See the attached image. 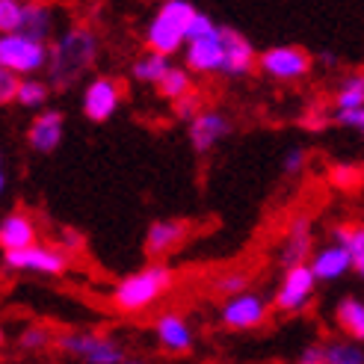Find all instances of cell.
I'll list each match as a JSON object with an SVG mask.
<instances>
[{
    "label": "cell",
    "instance_id": "cell-20",
    "mask_svg": "<svg viewBox=\"0 0 364 364\" xmlns=\"http://www.w3.org/2000/svg\"><path fill=\"white\" fill-rule=\"evenodd\" d=\"M24 36H30V39L36 42H45L48 39H57V12H53V6L48 4H24V27H21Z\"/></svg>",
    "mask_w": 364,
    "mask_h": 364
},
{
    "label": "cell",
    "instance_id": "cell-6",
    "mask_svg": "<svg viewBox=\"0 0 364 364\" xmlns=\"http://www.w3.org/2000/svg\"><path fill=\"white\" fill-rule=\"evenodd\" d=\"M258 68L279 83H294L311 71V53L299 45H276L258 53Z\"/></svg>",
    "mask_w": 364,
    "mask_h": 364
},
{
    "label": "cell",
    "instance_id": "cell-11",
    "mask_svg": "<svg viewBox=\"0 0 364 364\" xmlns=\"http://www.w3.org/2000/svg\"><path fill=\"white\" fill-rule=\"evenodd\" d=\"M311 255H314V225L311 220H308L305 213L294 216L287 225V234H284V240L279 246V264L282 269H294V267H302L311 261Z\"/></svg>",
    "mask_w": 364,
    "mask_h": 364
},
{
    "label": "cell",
    "instance_id": "cell-16",
    "mask_svg": "<svg viewBox=\"0 0 364 364\" xmlns=\"http://www.w3.org/2000/svg\"><path fill=\"white\" fill-rule=\"evenodd\" d=\"M190 237V225L184 220H154L145 231V255L160 261L163 255L175 252Z\"/></svg>",
    "mask_w": 364,
    "mask_h": 364
},
{
    "label": "cell",
    "instance_id": "cell-3",
    "mask_svg": "<svg viewBox=\"0 0 364 364\" xmlns=\"http://www.w3.org/2000/svg\"><path fill=\"white\" fill-rule=\"evenodd\" d=\"M196 12L198 9L190 0H166L154 12L149 27H145V45H149V50L172 57L181 48H187V30Z\"/></svg>",
    "mask_w": 364,
    "mask_h": 364
},
{
    "label": "cell",
    "instance_id": "cell-15",
    "mask_svg": "<svg viewBox=\"0 0 364 364\" xmlns=\"http://www.w3.org/2000/svg\"><path fill=\"white\" fill-rule=\"evenodd\" d=\"M36 243H39V225L27 210H9L0 220V249H4V255L24 252Z\"/></svg>",
    "mask_w": 364,
    "mask_h": 364
},
{
    "label": "cell",
    "instance_id": "cell-41",
    "mask_svg": "<svg viewBox=\"0 0 364 364\" xmlns=\"http://www.w3.org/2000/svg\"><path fill=\"white\" fill-rule=\"evenodd\" d=\"M4 343H6V335H4V329H0V347H4Z\"/></svg>",
    "mask_w": 364,
    "mask_h": 364
},
{
    "label": "cell",
    "instance_id": "cell-12",
    "mask_svg": "<svg viewBox=\"0 0 364 364\" xmlns=\"http://www.w3.org/2000/svg\"><path fill=\"white\" fill-rule=\"evenodd\" d=\"M223 39V71L225 77H246L252 75V68H258V50L246 39L240 30L234 27H220Z\"/></svg>",
    "mask_w": 364,
    "mask_h": 364
},
{
    "label": "cell",
    "instance_id": "cell-7",
    "mask_svg": "<svg viewBox=\"0 0 364 364\" xmlns=\"http://www.w3.org/2000/svg\"><path fill=\"white\" fill-rule=\"evenodd\" d=\"M4 267L15 269V272H36V276H63V272L68 269V255L57 246L36 243L24 252L4 255Z\"/></svg>",
    "mask_w": 364,
    "mask_h": 364
},
{
    "label": "cell",
    "instance_id": "cell-35",
    "mask_svg": "<svg viewBox=\"0 0 364 364\" xmlns=\"http://www.w3.org/2000/svg\"><path fill=\"white\" fill-rule=\"evenodd\" d=\"M335 122L341 127H350L364 139V110H350V113H335Z\"/></svg>",
    "mask_w": 364,
    "mask_h": 364
},
{
    "label": "cell",
    "instance_id": "cell-17",
    "mask_svg": "<svg viewBox=\"0 0 364 364\" xmlns=\"http://www.w3.org/2000/svg\"><path fill=\"white\" fill-rule=\"evenodd\" d=\"M154 335L160 341V347L163 350H169V353H187L193 350V326L187 323L184 314H178V311H163L157 320H154Z\"/></svg>",
    "mask_w": 364,
    "mask_h": 364
},
{
    "label": "cell",
    "instance_id": "cell-1",
    "mask_svg": "<svg viewBox=\"0 0 364 364\" xmlns=\"http://www.w3.org/2000/svg\"><path fill=\"white\" fill-rule=\"evenodd\" d=\"M98 33L86 24H71L50 45V60H48V77L53 89H68L75 86L89 68L98 63Z\"/></svg>",
    "mask_w": 364,
    "mask_h": 364
},
{
    "label": "cell",
    "instance_id": "cell-38",
    "mask_svg": "<svg viewBox=\"0 0 364 364\" xmlns=\"http://www.w3.org/2000/svg\"><path fill=\"white\" fill-rule=\"evenodd\" d=\"M314 60H320L323 65H329V68H332V65L338 63V57H335V53H329V50H323V53H320V57H314Z\"/></svg>",
    "mask_w": 364,
    "mask_h": 364
},
{
    "label": "cell",
    "instance_id": "cell-33",
    "mask_svg": "<svg viewBox=\"0 0 364 364\" xmlns=\"http://www.w3.org/2000/svg\"><path fill=\"white\" fill-rule=\"evenodd\" d=\"M302 169H305V151L302 149H290L282 157V172L290 175V178H296V175H302Z\"/></svg>",
    "mask_w": 364,
    "mask_h": 364
},
{
    "label": "cell",
    "instance_id": "cell-43",
    "mask_svg": "<svg viewBox=\"0 0 364 364\" xmlns=\"http://www.w3.org/2000/svg\"><path fill=\"white\" fill-rule=\"evenodd\" d=\"M0 163H4V157H0Z\"/></svg>",
    "mask_w": 364,
    "mask_h": 364
},
{
    "label": "cell",
    "instance_id": "cell-24",
    "mask_svg": "<svg viewBox=\"0 0 364 364\" xmlns=\"http://www.w3.org/2000/svg\"><path fill=\"white\" fill-rule=\"evenodd\" d=\"M332 243H341L350 252L353 269L364 279V225H335L332 228Z\"/></svg>",
    "mask_w": 364,
    "mask_h": 364
},
{
    "label": "cell",
    "instance_id": "cell-29",
    "mask_svg": "<svg viewBox=\"0 0 364 364\" xmlns=\"http://www.w3.org/2000/svg\"><path fill=\"white\" fill-rule=\"evenodd\" d=\"M24 27V4L18 0H0V36L21 33Z\"/></svg>",
    "mask_w": 364,
    "mask_h": 364
},
{
    "label": "cell",
    "instance_id": "cell-10",
    "mask_svg": "<svg viewBox=\"0 0 364 364\" xmlns=\"http://www.w3.org/2000/svg\"><path fill=\"white\" fill-rule=\"evenodd\" d=\"M269 314V302L264 294H258V290H246V294L240 296H231L223 302L220 308V320L223 326H228V329H255V326H261Z\"/></svg>",
    "mask_w": 364,
    "mask_h": 364
},
{
    "label": "cell",
    "instance_id": "cell-5",
    "mask_svg": "<svg viewBox=\"0 0 364 364\" xmlns=\"http://www.w3.org/2000/svg\"><path fill=\"white\" fill-rule=\"evenodd\" d=\"M57 347L83 364H124L127 358L122 343L104 332H65L57 338Z\"/></svg>",
    "mask_w": 364,
    "mask_h": 364
},
{
    "label": "cell",
    "instance_id": "cell-4",
    "mask_svg": "<svg viewBox=\"0 0 364 364\" xmlns=\"http://www.w3.org/2000/svg\"><path fill=\"white\" fill-rule=\"evenodd\" d=\"M48 60H50V45L36 42L24 33L0 36V68L12 71L21 80L48 68Z\"/></svg>",
    "mask_w": 364,
    "mask_h": 364
},
{
    "label": "cell",
    "instance_id": "cell-37",
    "mask_svg": "<svg viewBox=\"0 0 364 364\" xmlns=\"http://www.w3.org/2000/svg\"><path fill=\"white\" fill-rule=\"evenodd\" d=\"M63 243H65L68 252L80 249V234H75V231H63Z\"/></svg>",
    "mask_w": 364,
    "mask_h": 364
},
{
    "label": "cell",
    "instance_id": "cell-42",
    "mask_svg": "<svg viewBox=\"0 0 364 364\" xmlns=\"http://www.w3.org/2000/svg\"><path fill=\"white\" fill-rule=\"evenodd\" d=\"M0 75H4V68H0Z\"/></svg>",
    "mask_w": 364,
    "mask_h": 364
},
{
    "label": "cell",
    "instance_id": "cell-21",
    "mask_svg": "<svg viewBox=\"0 0 364 364\" xmlns=\"http://www.w3.org/2000/svg\"><path fill=\"white\" fill-rule=\"evenodd\" d=\"M335 323L347 338H353L355 343H364V302L361 299L343 296L335 305Z\"/></svg>",
    "mask_w": 364,
    "mask_h": 364
},
{
    "label": "cell",
    "instance_id": "cell-40",
    "mask_svg": "<svg viewBox=\"0 0 364 364\" xmlns=\"http://www.w3.org/2000/svg\"><path fill=\"white\" fill-rule=\"evenodd\" d=\"M124 364H149V361H142V358H124Z\"/></svg>",
    "mask_w": 364,
    "mask_h": 364
},
{
    "label": "cell",
    "instance_id": "cell-26",
    "mask_svg": "<svg viewBox=\"0 0 364 364\" xmlns=\"http://www.w3.org/2000/svg\"><path fill=\"white\" fill-rule=\"evenodd\" d=\"M157 92L166 98V101H172V104L181 101V98H187V95H193V75H190L187 68L172 65L169 75L157 83Z\"/></svg>",
    "mask_w": 364,
    "mask_h": 364
},
{
    "label": "cell",
    "instance_id": "cell-27",
    "mask_svg": "<svg viewBox=\"0 0 364 364\" xmlns=\"http://www.w3.org/2000/svg\"><path fill=\"white\" fill-rule=\"evenodd\" d=\"M326 364H364V347L355 341H332L323 347Z\"/></svg>",
    "mask_w": 364,
    "mask_h": 364
},
{
    "label": "cell",
    "instance_id": "cell-14",
    "mask_svg": "<svg viewBox=\"0 0 364 364\" xmlns=\"http://www.w3.org/2000/svg\"><path fill=\"white\" fill-rule=\"evenodd\" d=\"M63 134H65V116L60 110H53V107H48V110L33 116V122L27 127V142L33 151L53 154L60 149Z\"/></svg>",
    "mask_w": 364,
    "mask_h": 364
},
{
    "label": "cell",
    "instance_id": "cell-8",
    "mask_svg": "<svg viewBox=\"0 0 364 364\" xmlns=\"http://www.w3.org/2000/svg\"><path fill=\"white\" fill-rule=\"evenodd\" d=\"M314 287H317V279H314L311 267L308 264L294 267V269H287L282 276L276 294H272V305H276L279 311H284V314H296L314 299Z\"/></svg>",
    "mask_w": 364,
    "mask_h": 364
},
{
    "label": "cell",
    "instance_id": "cell-36",
    "mask_svg": "<svg viewBox=\"0 0 364 364\" xmlns=\"http://www.w3.org/2000/svg\"><path fill=\"white\" fill-rule=\"evenodd\" d=\"M296 364H326L323 347H320V343H311V347H305V350L296 355Z\"/></svg>",
    "mask_w": 364,
    "mask_h": 364
},
{
    "label": "cell",
    "instance_id": "cell-31",
    "mask_svg": "<svg viewBox=\"0 0 364 364\" xmlns=\"http://www.w3.org/2000/svg\"><path fill=\"white\" fill-rule=\"evenodd\" d=\"M216 30H220V24H216L208 12H196V15H193V21H190V30H187V42L205 39V36H213Z\"/></svg>",
    "mask_w": 364,
    "mask_h": 364
},
{
    "label": "cell",
    "instance_id": "cell-2",
    "mask_svg": "<svg viewBox=\"0 0 364 364\" xmlns=\"http://www.w3.org/2000/svg\"><path fill=\"white\" fill-rule=\"evenodd\" d=\"M175 284V272L169 264L154 261L145 269H136L131 276H124L116 287H113V305L124 314H139V311H149L154 302H160L163 296L172 290Z\"/></svg>",
    "mask_w": 364,
    "mask_h": 364
},
{
    "label": "cell",
    "instance_id": "cell-25",
    "mask_svg": "<svg viewBox=\"0 0 364 364\" xmlns=\"http://www.w3.org/2000/svg\"><path fill=\"white\" fill-rule=\"evenodd\" d=\"M48 98H50V86L45 80H36V77H24L21 86H18V98L15 104L18 107H24V110H36V113H42L48 110Z\"/></svg>",
    "mask_w": 364,
    "mask_h": 364
},
{
    "label": "cell",
    "instance_id": "cell-13",
    "mask_svg": "<svg viewBox=\"0 0 364 364\" xmlns=\"http://www.w3.org/2000/svg\"><path fill=\"white\" fill-rule=\"evenodd\" d=\"M231 119L223 110H202L193 122H190V145L196 154H210L216 145H220L228 134H231Z\"/></svg>",
    "mask_w": 364,
    "mask_h": 364
},
{
    "label": "cell",
    "instance_id": "cell-30",
    "mask_svg": "<svg viewBox=\"0 0 364 364\" xmlns=\"http://www.w3.org/2000/svg\"><path fill=\"white\" fill-rule=\"evenodd\" d=\"M53 343V335L45 329V326H27V329L18 335V347L21 350H45Z\"/></svg>",
    "mask_w": 364,
    "mask_h": 364
},
{
    "label": "cell",
    "instance_id": "cell-32",
    "mask_svg": "<svg viewBox=\"0 0 364 364\" xmlns=\"http://www.w3.org/2000/svg\"><path fill=\"white\" fill-rule=\"evenodd\" d=\"M202 101H198V95H187V98H181V101H175L172 104V110H175V116L181 119V122H193L198 113H202V107H198Z\"/></svg>",
    "mask_w": 364,
    "mask_h": 364
},
{
    "label": "cell",
    "instance_id": "cell-18",
    "mask_svg": "<svg viewBox=\"0 0 364 364\" xmlns=\"http://www.w3.org/2000/svg\"><path fill=\"white\" fill-rule=\"evenodd\" d=\"M184 63H187V71H198V75H216V71H223V39H220V30H216L213 36H205V39L187 42Z\"/></svg>",
    "mask_w": 364,
    "mask_h": 364
},
{
    "label": "cell",
    "instance_id": "cell-34",
    "mask_svg": "<svg viewBox=\"0 0 364 364\" xmlns=\"http://www.w3.org/2000/svg\"><path fill=\"white\" fill-rule=\"evenodd\" d=\"M18 86H21V77L12 75V71H4L0 75V104H12L18 98Z\"/></svg>",
    "mask_w": 364,
    "mask_h": 364
},
{
    "label": "cell",
    "instance_id": "cell-39",
    "mask_svg": "<svg viewBox=\"0 0 364 364\" xmlns=\"http://www.w3.org/2000/svg\"><path fill=\"white\" fill-rule=\"evenodd\" d=\"M4 190H6V175H4V169H0V196H4Z\"/></svg>",
    "mask_w": 364,
    "mask_h": 364
},
{
    "label": "cell",
    "instance_id": "cell-23",
    "mask_svg": "<svg viewBox=\"0 0 364 364\" xmlns=\"http://www.w3.org/2000/svg\"><path fill=\"white\" fill-rule=\"evenodd\" d=\"M364 110V71H350L343 75L335 92V113Z\"/></svg>",
    "mask_w": 364,
    "mask_h": 364
},
{
    "label": "cell",
    "instance_id": "cell-22",
    "mask_svg": "<svg viewBox=\"0 0 364 364\" xmlns=\"http://www.w3.org/2000/svg\"><path fill=\"white\" fill-rule=\"evenodd\" d=\"M169 71H172V60L163 57V53H154V50L139 53V57L131 63V77L139 83H151V86H157Z\"/></svg>",
    "mask_w": 364,
    "mask_h": 364
},
{
    "label": "cell",
    "instance_id": "cell-19",
    "mask_svg": "<svg viewBox=\"0 0 364 364\" xmlns=\"http://www.w3.org/2000/svg\"><path fill=\"white\" fill-rule=\"evenodd\" d=\"M308 267H311L317 282H338L353 269V258L341 243H326V246L314 249Z\"/></svg>",
    "mask_w": 364,
    "mask_h": 364
},
{
    "label": "cell",
    "instance_id": "cell-28",
    "mask_svg": "<svg viewBox=\"0 0 364 364\" xmlns=\"http://www.w3.org/2000/svg\"><path fill=\"white\" fill-rule=\"evenodd\" d=\"M246 290H249V272L246 269H225L223 276L213 282V294L225 296V299L240 296V294H246Z\"/></svg>",
    "mask_w": 364,
    "mask_h": 364
},
{
    "label": "cell",
    "instance_id": "cell-9",
    "mask_svg": "<svg viewBox=\"0 0 364 364\" xmlns=\"http://www.w3.org/2000/svg\"><path fill=\"white\" fill-rule=\"evenodd\" d=\"M122 107V83L116 77H92L83 86L80 95V110L89 122H107L119 113Z\"/></svg>",
    "mask_w": 364,
    "mask_h": 364
}]
</instances>
